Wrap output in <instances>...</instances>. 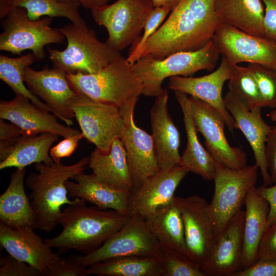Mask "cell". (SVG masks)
Returning <instances> with one entry per match:
<instances>
[{
    "instance_id": "cell-22",
    "label": "cell",
    "mask_w": 276,
    "mask_h": 276,
    "mask_svg": "<svg viewBox=\"0 0 276 276\" xmlns=\"http://www.w3.org/2000/svg\"><path fill=\"white\" fill-rule=\"evenodd\" d=\"M31 227L13 228L0 223L1 246L16 259L24 262L44 276L60 254L54 253Z\"/></svg>"
},
{
    "instance_id": "cell-51",
    "label": "cell",
    "mask_w": 276,
    "mask_h": 276,
    "mask_svg": "<svg viewBox=\"0 0 276 276\" xmlns=\"http://www.w3.org/2000/svg\"><path fill=\"white\" fill-rule=\"evenodd\" d=\"M269 116L272 121L276 122V108L273 109L270 112Z\"/></svg>"
},
{
    "instance_id": "cell-24",
    "label": "cell",
    "mask_w": 276,
    "mask_h": 276,
    "mask_svg": "<svg viewBox=\"0 0 276 276\" xmlns=\"http://www.w3.org/2000/svg\"><path fill=\"white\" fill-rule=\"evenodd\" d=\"M88 157V167L100 181L119 191L131 192L133 181L121 139H116L107 151L96 148Z\"/></svg>"
},
{
    "instance_id": "cell-39",
    "label": "cell",
    "mask_w": 276,
    "mask_h": 276,
    "mask_svg": "<svg viewBox=\"0 0 276 276\" xmlns=\"http://www.w3.org/2000/svg\"><path fill=\"white\" fill-rule=\"evenodd\" d=\"M57 259L49 267L44 276H87V267L75 260L72 255Z\"/></svg>"
},
{
    "instance_id": "cell-23",
    "label": "cell",
    "mask_w": 276,
    "mask_h": 276,
    "mask_svg": "<svg viewBox=\"0 0 276 276\" xmlns=\"http://www.w3.org/2000/svg\"><path fill=\"white\" fill-rule=\"evenodd\" d=\"M150 109L152 136L160 169L180 165V134L168 110V90L163 88Z\"/></svg>"
},
{
    "instance_id": "cell-52",
    "label": "cell",
    "mask_w": 276,
    "mask_h": 276,
    "mask_svg": "<svg viewBox=\"0 0 276 276\" xmlns=\"http://www.w3.org/2000/svg\"><path fill=\"white\" fill-rule=\"evenodd\" d=\"M69 2H71L72 3H76V4H80L79 2H78V0H67Z\"/></svg>"
},
{
    "instance_id": "cell-48",
    "label": "cell",
    "mask_w": 276,
    "mask_h": 276,
    "mask_svg": "<svg viewBox=\"0 0 276 276\" xmlns=\"http://www.w3.org/2000/svg\"><path fill=\"white\" fill-rule=\"evenodd\" d=\"M16 7L15 0H0V18H5Z\"/></svg>"
},
{
    "instance_id": "cell-40",
    "label": "cell",
    "mask_w": 276,
    "mask_h": 276,
    "mask_svg": "<svg viewBox=\"0 0 276 276\" xmlns=\"http://www.w3.org/2000/svg\"><path fill=\"white\" fill-rule=\"evenodd\" d=\"M0 119V160H4L10 154L20 137L21 129L15 124Z\"/></svg>"
},
{
    "instance_id": "cell-47",
    "label": "cell",
    "mask_w": 276,
    "mask_h": 276,
    "mask_svg": "<svg viewBox=\"0 0 276 276\" xmlns=\"http://www.w3.org/2000/svg\"><path fill=\"white\" fill-rule=\"evenodd\" d=\"M258 193L268 202L269 207L267 217V226L276 222V183L269 186L256 188Z\"/></svg>"
},
{
    "instance_id": "cell-10",
    "label": "cell",
    "mask_w": 276,
    "mask_h": 276,
    "mask_svg": "<svg viewBox=\"0 0 276 276\" xmlns=\"http://www.w3.org/2000/svg\"><path fill=\"white\" fill-rule=\"evenodd\" d=\"M153 8L152 0H117L91 13L94 21L107 30L106 43L120 52L137 41Z\"/></svg>"
},
{
    "instance_id": "cell-15",
    "label": "cell",
    "mask_w": 276,
    "mask_h": 276,
    "mask_svg": "<svg viewBox=\"0 0 276 276\" xmlns=\"http://www.w3.org/2000/svg\"><path fill=\"white\" fill-rule=\"evenodd\" d=\"M66 74L54 67L46 66L37 71L27 66L24 69L23 77L29 90L43 101L51 113L71 126L75 118L71 104L78 94L70 85Z\"/></svg>"
},
{
    "instance_id": "cell-43",
    "label": "cell",
    "mask_w": 276,
    "mask_h": 276,
    "mask_svg": "<svg viewBox=\"0 0 276 276\" xmlns=\"http://www.w3.org/2000/svg\"><path fill=\"white\" fill-rule=\"evenodd\" d=\"M84 137L81 132L77 134L70 136L59 142L55 146L51 147L50 155L55 163H60L62 158L69 157L76 150L79 141Z\"/></svg>"
},
{
    "instance_id": "cell-6",
    "label": "cell",
    "mask_w": 276,
    "mask_h": 276,
    "mask_svg": "<svg viewBox=\"0 0 276 276\" xmlns=\"http://www.w3.org/2000/svg\"><path fill=\"white\" fill-rule=\"evenodd\" d=\"M219 54L211 40L198 50L176 52L162 59L145 55L133 64V68L142 83V95L156 97L163 89L166 78L188 77L201 70L212 71Z\"/></svg>"
},
{
    "instance_id": "cell-13",
    "label": "cell",
    "mask_w": 276,
    "mask_h": 276,
    "mask_svg": "<svg viewBox=\"0 0 276 276\" xmlns=\"http://www.w3.org/2000/svg\"><path fill=\"white\" fill-rule=\"evenodd\" d=\"M212 40L219 54L232 65L246 62L276 69L275 41L225 24L216 31Z\"/></svg>"
},
{
    "instance_id": "cell-27",
    "label": "cell",
    "mask_w": 276,
    "mask_h": 276,
    "mask_svg": "<svg viewBox=\"0 0 276 276\" xmlns=\"http://www.w3.org/2000/svg\"><path fill=\"white\" fill-rule=\"evenodd\" d=\"M244 205L242 269L257 261L259 244L268 227L269 210L268 202L258 193L255 186L249 190Z\"/></svg>"
},
{
    "instance_id": "cell-38",
    "label": "cell",
    "mask_w": 276,
    "mask_h": 276,
    "mask_svg": "<svg viewBox=\"0 0 276 276\" xmlns=\"http://www.w3.org/2000/svg\"><path fill=\"white\" fill-rule=\"evenodd\" d=\"M171 10L166 7H154L148 16L143 29V33L132 45L126 58L128 62L133 64L142 57L143 47L147 40L156 31Z\"/></svg>"
},
{
    "instance_id": "cell-11",
    "label": "cell",
    "mask_w": 276,
    "mask_h": 276,
    "mask_svg": "<svg viewBox=\"0 0 276 276\" xmlns=\"http://www.w3.org/2000/svg\"><path fill=\"white\" fill-rule=\"evenodd\" d=\"M71 107L84 137L99 150L107 151L116 139L122 136L126 124L119 107L78 94Z\"/></svg>"
},
{
    "instance_id": "cell-25",
    "label": "cell",
    "mask_w": 276,
    "mask_h": 276,
    "mask_svg": "<svg viewBox=\"0 0 276 276\" xmlns=\"http://www.w3.org/2000/svg\"><path fill=\"white\" fill-rule=\"evenodd\" d=\"M72 179L75 181L67 180L65 182L70 197L81 198L103 210H112L128 215L130 193L112 188L100 181L92 173L83 172Z\"/></svg>"
},
{
    "instance_id": "cell-33",
    "label": "cell",
    "mask_w": 276,
    "mask_h": 276,
    "mask_svg": "<svg viewBox=\"0 0 276 276\" xmlns=\"http://www.w3.org/2000/svg\"><path fill=\"white\" fill-rule=\"evenodd\" d=\"M35 60L32 53L20 55L16 58L0 55V79L7 84L16 95L25 97L39 108L50 111L47 105L27 88L24 83V69L27 66H30Z\"/></svg>"
},
{
    "instance_id": "cell-18",
    "label": "cell",
    "mask_w": 276,
    "mask_h": 276,
    "mask_svg": "<svg viewBox=\"0 0 276 276\" xmlns=\"http://www.w3.org/2000/svg\"><path fill=\"white\" fill-rule=\"evenodd\" d=\"M34 105L28 98L16 95L9 101L1 100L0 119L19 127L25 135L52 133L66 137L80 131L60 123L57 117Z\"/></svg>"
},
{
    "instance_id": "cell-46",
    "label": "cell",
    "mask_w": 276,
    "mask_h": 276,
    "mask_svg": "<svg viewBox=\"0 0 276 276\" xmlns=\"http://www.w3.org/2000/svg\"><path fill=\"white\" fill-rule=\"evenodd\" d=\"M265 153L272 183H276V125L271 127L267 136Z\"/></svg>"
},
{
    "instance_id": "cell-42",
    "label": "cell",
    "mask_w": 276,
    "mask_h": 276,
    "mask_svg": "<svg viewBox=\"0 0 276 276\" xmlns=\"http://www.w3.org/2000/svg\"><path fill=\"white\" fill-rule=\"evenodd\" d=\"M257 260H276V222L264 232L259 245Z\"/></svg>"
},
{
    "instance_id": "cell-7",
    "label": "cell",
    "mask_w": 276,
    "mask_h": 276,
    "mask_svg": "<svg viewBox=\"0 0 276 276\" xmlns=\"http://www.w3.org/2000/svg\"><path fill=\"white\" fill-rule=\"evenodd\" d=\"M214 164L215 189L208 210L216 238L242 210L249 190L256 185L259 167L255 164L236 170L215 160Z\"/></svg>"
},
{
    "instance_id": "cell-50",
    "label": "cell",
    "mask_w": 276,
    "mask_h": 276,
    "mask_svg": "<svg viewBox=\"0 0 276 276\" xmlns=\"http://www.w3.org/2000/svg\"><path fill=\"white\" fill-rule=\"evenodd\" d=\"M154 7H166L171 11L175 7L180 0H152Z\"/></svg>"
},
{
    "instance_id": "cell-17",
    "label": "cell",
    "mask_w": 276,
    "mask_h": 276,
    "mask_svg": "<svg viewBox=\"0 0 276 276\" xmlns=\"http://www.w3.org/2000/svg\"><path fill=\"white\" fill-rule=\"evenodd\" d=\"M189 172L185 167L177 165L160 169L147 178L130 192L128 215L145 219L159 208L173 201L176 188Z\"/></svg>"
},
{
    "instance_id": "cell-41",
    "label": "cell",
    "mask_w": 276,
    "mask_h": 276,
    "mask_svg": "<svg viewBox=\"0 0 276 276\" xmlns=\"http://www.w3.org/2000/svg\"><path fill=\"white\" fill-rule=\"evenodd\" d=\"M0 276H42L37 269L10 254L0 259Z\"/></svg>"
},
{
    "instance_id": "cell-12",
    "label": "cell",
    "mask_w": 276,
    "mask_h": 276,
    "mask_svg": "<svg viewBox=\"0 0 276 276\" xmlns=\"http://www.w3.org/2000/svg\"><path fill=\"white\" fill-rule=\"evenodd\" d=\"M191 114L197 131L204 138L206 150L216 162L233 169L246 166V154L240 148L232 147L224 132L226 125L221 114L208 103L190 96Z\"/></svg>"
},
{
    "instance_id": "cell-28",
    "label": "cell",
    "mask_w": 276,
    "mask_h": 276,
    "mask_svg": "<svg viewBox=\"0 0 276 276\" xmlns=\"http://www.w3.org/2000/svg\"><path fill=\"white\" fill-rule=\"evenodd\" d=\"M174 91L182 112L187 139L186 147L180 155L179 164L186 168L189 172L200 175L204 180H212L215 170V160L198 140L189 98L185 93Z\"/></svg>"
},
{
    "instance_id": "cell-36",
    "label": "cell",
    "mask_w": 276,
    "mask_h": 276,
    "mask_svg": "<svg viewBox=\"0 0 276 276\" xmlns=\"http://www.w3.org/2000/svg\"><path fill=\"white\" fill-rule=\"evenodd\" d=\"M163 276H205L200 264L189 257L163 247Z\"/></svg>"
},
{
    "instance_id": "cell-31",
    "label": "cell",
    "mask_w": 276,
    "mask_h": 276,
    "mask_svg": "<svg viewBox=\"0 0 276 276\" xmlns=\"http://www.w3.org/2000/svg\"><path fill=\"white\" fill-rule=\"evenodd\" d=\"M59 136L52 133L23 134L10 154L1 162L0 169L25 168L28 165L37 163L52 165L54 162L50 155V150Z\"/></svg>"
},
{
    "instance_id": "cell-16",
    "label": "cell",
    "mask_w": 276,
    "mask_h": 276,
    "mask_svg": "<svg viewBox=\"0 0 276 276\" xmlns=\"http://www.w3.org/2000/svg\"><path fill=\"white\" fill-rule=\"evenodd\" d=\"M138 98H133L120 107L126 124L121 140L126 150L133 188L139 187L147 178L160 170L152 135L137 127L134 121V110Z\"/></svg>"
},
{
    "instance_id": "cell-35",
    "label": "cell",
    "mask_w": 276,
    "mask_h": 276,
    "mask_svg": "<svg viewBox=\"0 0 276 276\" xmlns=\"http://www.w3.org/2000/svg\"><path fill=\"white\" fill-rule=\"evenodd\" d=\"M228 87V91L237 97L247 109L252 110L265 107L257 82L247 67L233 65Z\"/></svg>"
},
{
    "instance_id": "cell-21",
    "label": "cell",
    "mask_w": 276,
    "mask_h": 276,
    "mask_svg": "<svg viewBox=\"0 0 276 276\" xmlns=\"http://www.w3.org/2000/svg\"><path fill=\"white\" fill-rule=\"evenodd\" d=\"M244 211L241 210L217 236L201 266L205 276H232L242 269Z\"/></svg>"
},
{
    "instance_id": "cell-4",
    "label": "cell",
    "mask_w": 276,
    "mask_h": 276,
    "mask_svg": "<svg viewBox=\"0 0 276 276\" xmlns=\"http://www.w3.org/2000/svg\"><path fill=\"white\" fill-rule=\"evenodd\" d=\"M66 78L77 94L119 108L142 95V83L133 65L122 55L97 73H67Z\"/></svg>"
},
{
    "instance_id": "cell-26",
    "label": "cell",
    "mask_w": 276,
    "mask_h": 276,
    "mask_svg": "<svg viewBox=\"0 0 276 276\" xmlns=\"http://www.w3.org/2000/svg\"><path fill=\"white\" fill-rule=\"evenodd\" d=\"M26 172L25 168H16L0 196V223L13 228L29 226L35 229L34 213L25 190Z\"/></svg>"
},
{
    "instance_id": "cell-5",
    "label": "cell",
    "mask_w": 276,
    "mask_h": 276,
    "mask_svg": "<svg viewBox=\"0 0 276 276\" xmlns=\"http://www.w3.org/2000/svg\"><path fill=\"white\" fill-rule=\"evenodd\" d=\"M67 41L63 50L48 48L53 67L66 73H96L121 55L98 38L95 31L88 26L81 27L73 23L58 28Z\"/></svg>"
},
{
    "instance_id": "cell-2",
    "label": "cell",
    "mask_w": 276,
    "mask_h": 276,
    "mask_svg": "<svg viewBox=\"0 0 276 276\" xmlns=\"http://www.w3.org/2000/svg\"><path fill=\"white\" fill-rule=\"evenodd\" d=\"M80 199L62 211L59 221L61 233L44 240L60 255L70 250L87 255L97 249L125 223L129 215L112 210L87 206Z\"/></svg>"
},
{
    "instance_id": "cell-14",
    "label": "cell",
    "mask_w": 276,
    "mask_h": 276,
    "mask_svg": "<svg viewBox=\"0 0 276 276\" xmlns=\"http://www.w3.org/2000/svg\"><path fill=\"white\" fill-rule=\"evenodd\" d=\"M174 202L182 219L188 256L201 266L208 259L216 239L209 203L197 195L175 196Z\"/></svg>"
},
{
    "instance_id": "cell-34",
    "label": "cell",
    "mask_w": 276,
    "mask_h": 276,
    "mask_svg": "<svg viewBox=\"0 0 276 276\" xmlns=\"http://www.w3.org/2000/svg\"><path fill=\"white\" fill-rule=\"evenodd\" d=\"M15 5L25 8L32 20L42 16L64 17L79 27L87 26L78 11L80 4L67 0H15Z\"/></svg>"
},
{
    "instance_id": "cell-9",
    "label": "cell",
    "mask_w": 276,
    "mask_h": 276,
    "mask_svg": "<svg viewBox=\"0 0 276 276\" xmlns=\"http://www.w3.org/2000/svg\"><path fill=\"white\" fill-rule=\"evenodd\" d=\"M163 247L149 229L145 219L129 215L124 225L97 249L87 255L72 254L83 266L118 257L142 256L162 258Z\"/></svg>"
},
{
    "instance_id": "cell-20",
    "label": "cell",
    "mask_w": 276,
    "mask_h": 276,
    "mask_svg": "<svg viewBox=\"0 0 276 276\" xmlns=\"http://www.w3.org/2000/svg\"><path fill=\"white\" fill-rule=\"evenodd\" d=\"M225 108L233 117L234 128L239 129L249 143L256 164L260 170L263 186L272 185L265 153V144L271 126L263 120L262 108L247 109L239 100L229 91L223 98Z\"/></svg>"
},
{
    "instance_id": "cell-44",
    "label": "cell",
    "mask_w": 276,
    "mask_h": 276,
    "mask_svg": "<svg viewBox=\"0 0 276 276\" xmlns=\"http://www.w3.org/2000/svg\"><path fill=\"white\" fill-rule=\"evenodd\" d=\"M232 276H276V260H257Z\"/></svg>"
},
{
    "instance_id": "cell-1",
    "label": "cell",
    "mask_w": 276,
    "mask_h": 276,
    "mask_svg": "<svg viewBox=\"0 0 276 276\" xmlns=\"http://www.w3.org/2000/svg\"><path fill=\"white\" fill-rule=\"evenodd\" d=\"M215 2L180 0L164 23L147 40L141 58L149 55L162 59L176 52L203 47L222 25L215 12Z\"/></svg>"
},
{
    "instance_id": "cell-29",
    "label": "cell",
    "mask_w": 276,
    "mask_h": 276,
    "mask_svg": "<svg viewBox=\"0 0 276 276\" xmlns=\"http://www.w3.org/2000/svg\"><path fill=\"white\" fill-rule=\"evenodd\" d=\"M215 9L222 24L264 37L265 10L262 0H216Z\"/></svg>"
},
{
    "instance_id": "cell-30",
    "label": "cell",
    "mask_w": 276,
    "mask_h": 276,
    "mask_svg": "<svg viewBox=\"0 0 276 276\" xmlns=\"http://www.w3.org/2000/svg\"><path fill=\"white\" fill-rule=\"evenodd\" d=\"M145 221L162 247L189 257L183 221L174 199L171 202L159 208L146 218Z\"/></svg>"
},
{
    "instance_id": "cell-45",
    "label": "cell",
    "mask_w": 276,
    "mask_h": 276,
    "mask_svg": "<svg viewBox=\"0 0 276 276\" xmlns=\"http://www.w3.org/2000/svg\"><path fill=\"white\" fill-rule=\"evenodd\" d=\"M265 6L264 36L276 42V0H262Z\"/></svg>"
},
{
    "instance_id": "cell-3",
    "label": "cell",
    "mask_w": 276,
    "mask_h": 276,
    "mask_svg": "<svg viewBox=\"0 0 276 276\" xmlns=\"http://www.w3.org/2000/svg\"><path fill=\"white\" fill-rule=\"evenodd\" d=\"M89 157H83L77 162L64 165L61 162L52 165L35 164V172L31 173L25 183L30 190L29 198L33 209L36 229L50 232L59 224L61 206L78 202L68 198L65 182L83 172L88 167Z\"/></svg>"
},
{
    "instance_id": "cell-32",
    "label": "cell",
    "mask_w": 276,
    "mask_h": 276,
    "mask_svg": "<svg viewBox=\"0 0 276 276\" xmlns=\"http://www.w3.org/2000/svg\"><path fill=\"white\" fill-rule=\"evenodd\" d=\"M162 258L124 256L108 259L87 267L88 275L99 276H163Z\"/></svg>"
},
{
    "instance_id": "cell-19",
    "label": "cell",
    "mask_w": 276,
    "mask_h": 276,
    "mask_svg": "<svg viewBox=\"0 0 276 276\" xmlns=\"http://www.w3.org/2000/svg\"><path fill=\"white\" fill-rule=\"evenodd\" d=\"M232 66L222 56L221 63L214 72L199 77L173 76L169 78V88L200 99L216 109L223 117L226 125L233 132L234 119L225 107L222 90L232 75Z\"/></svg>"
},
{
    "instance_id": "cell-49",
    "label": "cell",
    "mask_w": 276,
    "mask_h": 276,
    "mask_svg": "<svg viewBox=\"0 0 276 276\" xmlns=\"http://www.w3.org/2000/svg\"><path fill=\"white\" fill-rule=\"evenodd\" d=\"M80 4L86 9L92 10L107 4L109 0H78Z\"/></svg>"
},
{
    "instance_id": "cell-8",
    "label": "cell",
    "mask_w": 276,
    "mask_h": 276,
    "mask_svg": "<svg viewBox=\"0 0 276 276\" xmlns=\"http://www.w3.org/2000/svg\"><path fill=\"white\" fill-rule=\"evenodd\" d=\"M52 18L44 16L32 20L25 8L16 7L2 22L4 31L0 34V50L19 55L29 50L36 61L44 60L47 56L44 49L46 45L65 44V37L62 33L50 26Z\"/></svg>"
},
{
    "instance_id": "cell-37",
    "label": "cell",
    "mask_w": 276,
    "mask_h": 276,
    "mask_svg": "<svg viewBox=\"0 0 276 276\" xmlns=\"http://www.w3.org/2000/svg\"><path fill=\"white\" fill-rule=\"evenodd\" d=\"M247 67L257 82L265 107L276 108V69L251 63Z\"/></svg>"
}]
</instances>
